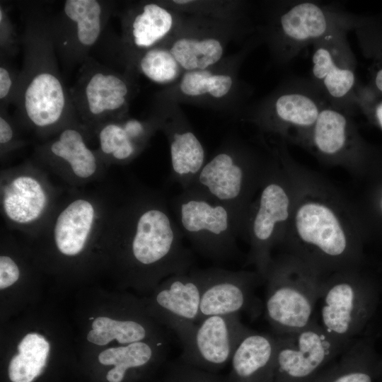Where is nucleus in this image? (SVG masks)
<instances>
[{
	"label": "nucleus",
	"mask_w": 382,
	"mask_h": 382,
	"mask_svg": "<svg viewBox=\"0 0 382 382\" xmlns=\"http://www.w3.org/2000/svg\"><path fill=\"white\" fill-rule=\"evenodd\" d=\"M275 336L274 382H313L349 345L332 338L314 319L300 330Z\"/></svg>",
	"instance_id": "13"
},
{
	"label": "nucleus",
	"mask_w": 382,
	"mask_h": 382,
	"mask_svg": "<svg viewBox=\"0 0 382 382\" xmlns=\"http://www.w3.org/2000/svg\"><path fill=\"white\" fill-rule=\"evenodd\" d=\"M276 336L250 330L231 359L229 382H274Z\"/></svg>",
	"instance_id": "26"
},
{
	"label": "nucleus",
	"mask_w": 382,
	"mask_h": 382,
	"mask_svg": "<svg viewBox=\"0 0 382 382\" xmlns=\"http://www.w3.org/2000/svg\"><path fill=\"white\" fill-rule=\"evenodd\" d=\"M20 270L14 260L6 255L0 257V289H4L16 282Z\"/></svg>",
	"instance_id": "36"
},
{
	"label": "nucleus",
	"mask_w": 382,
	"mask_h": 382,
	"mask_svg": "<svg viewBox=\"0 0 382 382\" xmlns=\"http://www.w3.org/2000/svg\"><path fill=\"white\" fill-rule=\"evenodd\" d=\"M18 354L8 366L12 382H32L44 369L50 351L46 339L36 333L27 334L18 346Z\"/></svg>",
	"instance_id": "29"
},
{
	"label": "nucleus",
	"mask_w": 382,
	"mask_h": 382,
	"mask_svg": "<svg viewBox=\"0 0 382 382\" xmlns=\"http://www.w3.org/2000/svg\"><path fill=\"white\" fill-rule=\"evenodd\" d=\"M179 19L175 9L157 1L137 4L122 18V42L133 61L144 51L164 43L178 33Z\"/></svg>",
	"instance_id": "21"
},
{
	"label": "nucleus",
	"mask_w": 382,
	"mask_h": 382,
	"mask_svg": "<svg viewBox=\"0 0 382 382\" xmlns=\"http://www.w3.org/2000/svg\"><path fill=\"white\" fill-rule=\"evenodd\" d=\"M161 128L170 149V178L183 190L190 187L206 163L202 144L187 122L178 115L162 117Z\"/></svg>",
	"instance_id": "24"
},
{
	"label": "nucleus",
	"mask_w": 382,
	"mask_h": 382,
	"mask_svg": "<svg viewBox=\"0 0 382 382\" xmlns=\"http://www.w3.org/2000/svg\"><path fill=\"white\" fill-rule=\"evenodd\" d=\"M320 163L357 172L364 149L351 115L328 104L301 146Z\"/></svg>",
	"instance_id": "17"
},
{
	"label": "nucleus",
	"mask_w": 382,
	"mask_h": 382,
	"mask_svg": "<svg viewBox=\"0 0 382 382\" xmlns=\"http://www.w3.org/2000/svg\"><path fill=\"white\" fill-rule=\"evenodd\" d=\"M18 74L6 64L1 62L0 66V100L1 106L12 103L14 96Z\"/></svg>",
	"instance_id": "35"
},
{
	"label": "nucleus",
	"mask_w": 382,
	"mask_h": 382,
	"mask_svg": "<svg viewBox=\"0 0 382 382\" xmlns=\"http://www.w3.org/2000/svg\"><path fill=\"white\" fill-rule=\"evenodd\" d=\"M295 201L279 247L328 274L359 267L361 243L351 203L326 180L291 158Z\"/></svg>",
	"instance_id": "1"
},
{
	"label": "nucleus",
	"mask_w": 382,
	"mask_h": 382,
	"mask_svg": "<svg viewBox=\"0 0 382 382\" xmlns=\"http://www.w3.org/2000/svg\"><path fill=\"white\" fill-rule=\"evenodd\" d=\"M1 47L8 50L13 45V31L7 13L1 5L0 7Z\"/></svg>",
	"instance_id": "37"
},
{
	"label": "nucleus",
	"mask_w": 382,
	"mask_h": 382,
	"mask_svg": "<svg viewBox=\"0 0 382 382\" xmlns=\"http://www.w3.org/2000/svg\"><path fill=\"white\" fill-rule=\"evenodd\" d=\"M106 229L124 245L132 272L139 278L156 283L193 269V255L159 193L143 190L132 195L111 214Z\"/></svg>",
	"instance_id": "2"
},
{
	"label": "nucleus",
	"mask_w": 382,
	"mask_h": 382,
	"mask_svg": "<svg viewBox=\"0 0 382 382\" xmlns=\"http://www.w3.org/2000/svg\"><path fill=\"white\" fill-rule=\"evenodd\" d=\"M23 41L24 63L12 101L18 124L43 137L80 122L58 69L47 20L30 18Z\"/></svg>",
	"instance_id": "3"
},
{
	"label": "nucleus",
	"mask_w": 382,
	"mask_h": 382,
	"mask_svg": "<svg viewBox=\"0 0 382 382\" xmlns=\"http://www.w3.org/2000/svg\"><path fill=\"white\" fill-rule=\"evenodd\" d=\"M204 284L197 322L211 316L239 314L259 309L255 290L264 282L255 271L203 269Z\"/></svg>",
	"instance_id": "20"
},
{
	"label": "nucleus",
	"mask_w": 382,
	"mask_h": 382,
	"mask_svg": "<svg viewBox=\"0 0 382 382\" xmlns=\"http://www.w3.org/2000/svg\"><path fill=\"white\" fill-rule=\"evenodd\" d=\"M165 382H229L228 376L207 371L180 361L173 360L168 366Z\"/></svg>",
	"instance_id": "33"
},
{
	"label": "nucleus",
	"mask_w": 382,
	"mask_h": 382,
	"mask_svg": "<svg viewBox=\"0 0 382 382\" xmlns=\"http://www.w3.org/2000/svg\"><path fill=\"white\" fill-rule=\"evenodd\" d=\"M87 130L80 122L71 124L40 146L36 158L71 185L98 178L105 163L87 143Z\"/></svg>",
	"instance_id": "18"
},
{
	"label": "nucleus",
	"mask_w": 382,
	"mask_h": 382,
	"mask_svg": "<svg viewBox=\"0 0 382 382\" xmlns=\"http://www.w3.org/2000/svg\"><path fill=\"white\" fill-rule=\"evenodd\" d=\"M132 91L127 76L88 58L69 92L80 123L93 132L100 124L127 115Z\"/></svg>",
	"instance_id": "11"
},
{
	"label": "nucleus",
	"mask_w": 382,
	"mask_h": 382,
	"mask_svg": "<svg viewBox=\"0 0 382 382\" xmlns=\"http://www.w3.org/2000/svg\"><path fill=\"white\" fill-rule=\"evenodd\" d=\"M173 216L183 235L204 257L221 261L237 250L243 226L226 205L191 189L183 190L171 202Z\"/></svg>",
	"instance_id": "9"
},
{
	"label": "nucleus",
	"mask_w": 382,
	"mask_h": 382,
	"mask_svg": "<svg viewBox=\"0 0 382 382\" xmlns=\"http://www.w3.org/2000/svg\"><path fill=\"white\" fill-rule=\"evenodd\" d=\"M87 340L98 345H105L113 340L120 344L141 342L148 335L146 326L133 319L117 320L108 317H98L92 323Z\"/></svg>",
	"instance_id": "32"
},
{
	"label": "nucleus",
	"mask_w": 382,
	"mask_h": 382,
	"mask_svg": "<svg viewBox=\"0 0 382 382\" xmlns=\"http://www.w3.org/2000/svg\"><path fill=\"white\" fill-rule=\"evenodd\" d=\"M21 145L14 122L1 108L0 114V150L1 156Z\"/></svg>",
	"instance_id": "34"
},
{
	"label": "nucleus",
	"mask_w": 382,
	"mask_h": 382,
	"mask_svg": "<svg viewBox=\"0 0 382 382\" xmlns=\"http://www.w3.org/2000/svg\"><path fill=\"white\" fill-rule=\"evenodd\" d=\"M326 274L286 253L273 257L264 282L265 318L274 335L300 330L313 320Z\"/></svg>",
	"instance_id": "7"
},
{
	"label": "nucleus",
	"mask_w": 382,
	"mask_h": 382,
	"mask_svg": "<svg viewBox=\"0 0 382 382\" xmlns=\"http://www.w3.org/2000/svg\"><path fill=\"white\" fill-rule=\"evenodd\" d=\"M328 104L311 79L293 78L256 105L248 120L262 132L301 146Z\"/></svg>",
	"instance_id": "10"
},
{
	"label": "nucleus",
	"mask_w": 382,
	"mask_h": 382,
	"mask_svg": "<svg viewBox=\"0 0 382 382\" xmlns=\"http://www.w3.org/2000/svg\"><path fill=\"white\" fill-rule=\"evenodd\" d=\"M156 349L147 342H137L107 349L99 354L98 360L102 364L115 366L107 374L109 382H122L128 370L144 367L149 364L156 356Z\"/></svg>",
	"instance_id": "30"
},
{
	"label": "nucleus",
	"mask_w": 382,
	"mask_h": 382,
	"mask_svg": "<svg viewBox=\"0 0 382 382\" xmlns=\"http://www.w3.org/2000/svg\"><path fill=\"white\" fill-rule=\"evenodd\" d=\"M374 83L376 88L382 93V67L376 72L374 76Z\"/></svg>",
	"instance_id": "39"
},
{
	"label": "nucleus",
	"mask_w": 382,
	"mask_h": 382,
	"mask_svg": "<svg viewBox=\"0 0 382 382\" xmlns=\"http://www.w3.org/2000/svg\"><path fill=\"white\" fill-rule=\"evenodd\" d=\"M380 205H381V210H382V194H381V199H380Z\"/></svg>",
	"instance_id": "41"
},
{
	"label": "nucleus",
	"mask_w": 382,
	"mask_h": 382,
	"mask_svg": "<svg viewBox=\"0 0 382 382\" xmlns=\"http://www.w3.org/2000/svg\"><path fill=\"white\" fill-rule=\"evenodd\" d=\"M376 382H382V369Z\"/></svg>",
	"instance_id": "40"
},
{
	"label": "nucleus",
	"mask_w": 382,
	"mask_h": 382,
	"mask_svg": "<svg viewBox=\"0 0 382 382\" xmlns=\"http://www.w3.org/2000/svg\"><path fill=\"white\" fill-rule=\"evenodd\" d=\"M380 294L378 284L359 267L326 274L318 299L320 325L332 338L349 345L374 317Z\"/></svg>",
	"instance_id": "8"
},
{
	"label": "nucleus",
	"mask_w": 382,
	"mask_h": 382,
	"mask_svg": "<svg viewBox=\"0 0 382 382\" xmlns=\"http://www.w3.org/2000/svg\"><path fill=\"white\" fill-rule=\"evenodd\" d=\"M272 158V149L261 151L249 144L231 139L206 161L187 189L228 207L241 221L244 231L248 210Z\"/></svg>",
	"instance_id": "5"
},
{
	"label": "nucleus",
	"mask_w": 382,
	"mask_h": 382,
	"mask_svg": "<svg viewBox=\"0 0 382 382\" xmlns=\"http://www.w3.org/2000/svg\"><path fill=\"white\" fill-rule=\"evenodd\" d=\"M89 320H93V317H90Z\"/></svg>",
	"instance_id": "42"
},
{
	"label": "nucleus",
	"mask_w": 382,
	"mask_h": 382,
	"mask_svg": "<svg viewBox=\"0 0 382 382\" xmlns=\"http://www.w3.org/2000/svg\"><path fill=\"white\" fill-rule=\"evenodd\" d=\"M108 220L100 200L78 195L54 209L44 228L51 232L61 254L74 257L83 252L97 232L105 230Z\"/></svg>",
	"instance_id": "19"
},
{
	"label": "nucleus",
	"mask_w": 382,
	"mask_h": 382,
	"mask_svg": "<svg viewBox=\"0 0 382 382\" xmlns=\"http://www.w3.org/2000/svg\"><path fill=\"white\" fill-rule=\"evenodd\" d=\"M272 158L248 212L243 238L249 245L247 264L263 281L288 227L295 201V183L287 143L279 139Z\"/></svg>",
	"instance_id": "4"
},
{
	"label": "nucleus",
	"mask_w": 382,
	"mask_h": 382,
	"mask_svg": "<svg viewBox=\"0 0 382 382\" xmlns=\"http://www.w3.org/2000/svg\"><path fill=\"white\" fill-rule=\"evenodd\" d=\"M110 4L98 0H66L59 13L48 21L59 52L69 60L88 59L110 16Z\"/></svg>",
	"instance_id": "16"
},
{
	"label": "nucleus",
	"mask_w": 382,
	"mask_h": 382,
	"mask_svg": "<svg viewBox=\"0 0 382 382\" xmlns=\"http://www.w3.org/2000/svg\"><path fill=\"white\" fill-rule=\"evenodd\" d=\"M217 65V64H216ZM185 71L176 83L177 91L185 99L220 101L236 91V71L217 68Z\"/></svg>",
	"instance_id": "28"
},
{
	"label": "nucleus",
	"mask_w": 382,
	"mask_h": 382,
	"mask_svg": "<svg viewBox=\"0 0 382 382\" xmlns=\"http://www.w3.org/2000/svg\"><path fill=\"white\" fill-rule=\"evenodd\" d=\"M250 330L239 314L206 317L177 336L182 347L178 359L200 369L219 373L230 363L238 345Z\"/></svg>",
	"instance_id": "14"
},
{
	"label": "nucleus",
	"mask_w": 382,
	"mask_h": 382,
	"mask_svg": "<svg viewBox=\"0 0 382 382\" xmlns=\"http://www.w3.org/2000/svg\"><path fill=\"white\" fill-rule=\"evenodd\" d=\"M54 199L48 178L30 163L1 171V212L11 227L41 231L54 212Z\"/></svg>",
	"instance_id": "12"
},
{
	"label": "nucleus",
	"mask_w": 382,
	"mask_h": 382,
	"mask_svg": "<svg viewBox=\"0 0 382 382\" xmlns=\"http://www.w3.org/2000/svg\"><path fill=\"white\" fill-rule=\"evenodd\" d=\"M262 35L272 57L286 64L325 36L356 29L361 23L338 4L316 1H281L272 3Z\"/></svg>",
	"instance_id": "6"
},
{
	"label": "nucleus",
	"mask_w": 382,
	"mask_h": 382,
	"mask_svg": "<svg viewBox=\"0 0 382 382\" xmlns=\"http://www.w3.org/2000/svg\"><path fill=\"white\" fill-rule=\"evenodd\" d=\"M160 128L158 116L148 120L128 115L108 120L93 131L98 143L96 151L105 163L127 164L143 151Z\"/></svg>",
	"instance_id": "23"
},
{
	"label": "nucleus",
	"mask_w": 382,
	"mask_h": 382,
	"mask_svg": "<svg viewBox=\"0 0 382 382\" xmlns=\"http://www.w3.org/2000/svg\"><path fill=\"white\" fill-rule=\"evenodd\" d=\"M348 32H333L312 45L310 79L330 105L351 115L356 105L357 77Z\"/></svg>",
	"instance_id": "15"
},
{
	"label": "nucleus",
	"mask_w": 382,
	"mask_h": 382,
	"mask_svg": "<svg viewBox=\"0 0 382 382\" xmlns=\"http://www.w3.org/2000/svg\"><path fill=\"white\" fill-rule=\"evenodd\" d=\"M132 62L139 73L160 85L178 82L185 72L165 42L144 51Z\"/></svg>",
	"instance_id": "31"
},
{
	"label": "nucleus",
	"mask_w": 382,
	"mask_h": 382,
	"mask_svg": "<svg viewBox=\"0 0 382 382\" xmlns=\"http://www.w3.org/2000/svg\"><path fill=\"white\" fill-rule=\"evenodd\" d=\"M382 369V356L371 335L354 339L313 382H376Z\"/></svg>",
	"instance_id": "25"
},
{
	"label": "nucleus",
	"mask_w": 382,
	"mask_h": 382,
	"mask_svg": "<svg viewBox=\"0 0 382 382\" xmlns=\"http://www.w3.org/2000/svg\"><path fill=\"white\" fill-rule=\"evenodd\" d=\"M203 284V270L192 269L168 277L156 292L159 316L176 336L197 322Z\"/></svg>",
	"instance_id": "22"
},
{
	"label": "nucleus",
	"mask_w": 382,
	"mask_h": 382,
	"mask_svg": "<svg viewBox=\"0 0 382 382\" xmlns=\"http://www.w3.org/2000/svg\"><path fill=\"white\" fill-rule=\"evenodd\" d=\"M226 40L218 31L178 32L165 43L184 71L202 70L222 59Z\"/></svg>",
	"instance_id": "27"
},
{
	"label": "nucleus",
	"mask_w": 382,
	"mask_h": 382,
	"mask_svg": "<svg viewBox=\"0 0 382 382\" xmlns=\"http://www.w3.org/2000/svg\"><path fill=\"white\" fill-rule=\"evenodd\" d=\"M375 117L380 127L382 129V100H381L375 107Z\"/></svg>",
	"instance_id": "38"
}]
</instances>
